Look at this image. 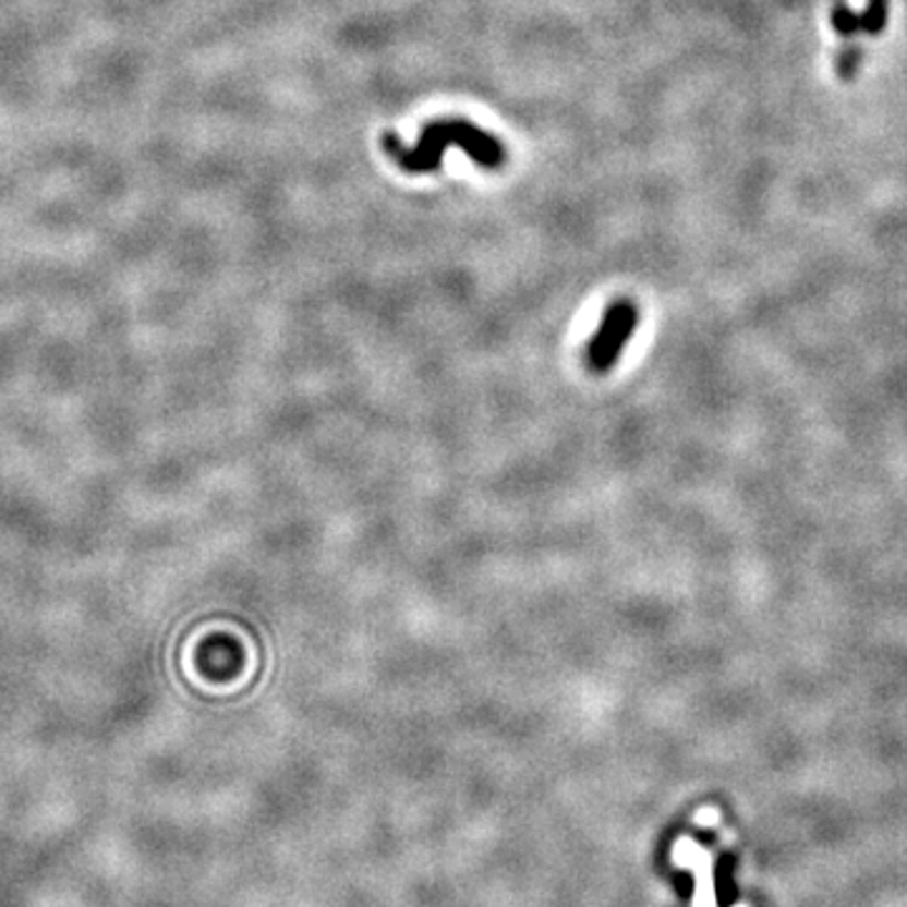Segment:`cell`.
Returning <instances> with one entry per match:
<instances>
[{
	"mask_svg": "<svg viewBox=\"0 0 907 907\" xmlns=\"http://www.w3.org/2000/svg\"><path fill=\"white\" fill-rule=\"evenodd\" d=\"M638 311L633 301H615L603 315L601 328L588 346V363L595 374H605L615 366L622 348L628 346L630 336L636 334Z\"/></svg>",
	"mask_w": 907,
	"mask_h": 907,
	"instance_id": "7a4b0ae2",
	"label": "cell"
},
{
	"mask_svg": "<svg viewBox=\"0 0 907 907\" xmlns=\"http://www.w3.org/2000/svg\"><path fill=\"white\" fill-rule=\"evenodd\" d=\"M830 21H832V28L837 31L845 44L862 34V15L855 13L852 8H849L847 3H842V0H837V3L832 5Z\"/></svg>",
	"mask_w": 907,
	"mask_h": 907,
	"instance_id": "3957f363",
	"label": "cell"
},
{
	"mask_svg": "<svg viewBox=\"0 0 907 907\" xmlns=\"http://www.w3.org/2000/svg\"><path fill=\"white\" fill-rule=\"evenodd\" d=\"M862 15V36H880L887 26L890 0H868Z\"/></svg>",
	"mask_w": 907,
	"mask_h": 907,
	"instance_id": "277c9868",
	"label": "cell"
},
{
	"mask_svg": "<svg viewBox=\"0 0 907 907\" xmlns=\"http://www.w3.org/2000/svg\"><path fill=\"white\" fill-rule=\"evenodd\" d=\"M862 59H864V51L862 46L852 44V40H847L845 48L837 53V76L842 81H852L857 76V71L862 66Z\"/></svg>",
	"mask_w": 907,
	"mask_h": 907,
	"instance_id": "5b68a950",
	"label": "cell"
},
{
	"mask_svg": "<svg viewBox=\"0 0 907 907\" xmlns=\"http://www.w3.org/2000/svg\"><path fill=\"white\" fill-rule=\"evenodd\" d=\"M384 147L391 157L399 161L401 169H407L411 174H424V172H436L442 167L444 154L451 147L467 152L476 165L484 169H499L505 165L507 152L501 147L497 136H492L484 129L474 126L472 121L467 119H436L432 124H426L419 134L416 147H403L399 136L386 134Z\"/></svg>",
	"mask_w": 907,
	"mask_h": 907,
	"instance_id": "6da1fadb",
	"label": "cell"
}]
</instances>
